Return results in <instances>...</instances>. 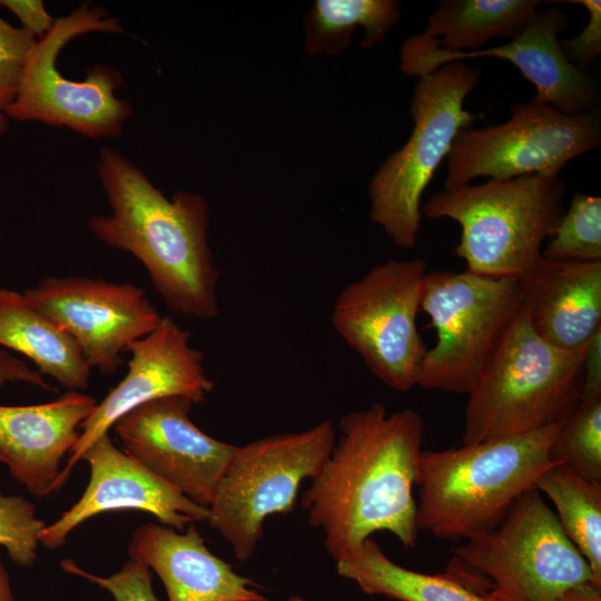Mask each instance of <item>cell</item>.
<instances>
[{"label":"cell","mask_w":601,"mask_h":601,"mask_svg":"<svg viewBox=\"0 0 601 601\" xmlns=\"http://www.w3.org/2000/svg\"><path fill=\"white\" fill-rule=\"evenodd\" d=\"M424 422L404 408L388 413L381 403L349 412L341 436L302 496L308 523L321 529L327 552L341 560L378 531L415 546L416 485Z\"/></svg>","instance_id":"6da1fadb"},{"label":"cell","mask_w":601,"mask_h":601,"mask_svg":"<svg viewBox=\"0 0 601 601\" xmlns=\"http://www.w3.org/2000/svg\"><path fill=\"white\" fill-rule=\"evenodd\" d=\"M96 169L111 214L91 217L90 233L136 257L171 312L216 318L220 274L208 245L205 198L186 190L167 198L131 160L107 146Z\"/></svg>","instance_id":"7a4b0ae2"},{"label":"cell","mask_w":601,"mask_h":601,"mask_svg":"<svg viewBox=\"0 0 601 601\" xmlns=\"http://www.w3.org/2000/svg\"><path fill=\"white\" fill-rule=\"evenodd\" d=\"M562 422L460 447L422 451L416 482L418 531L465 540L496 526L553 465L549 451Z\"/></svg>","instance_id":"3957f363"},{"label":"cell","mask_w":601,"mask_h":601,"mask_svg":"<svg viewBox=\"0 0 601 601\" xmlns=\"http://www.w3.org/2000/svg\"><path fill=\"white\" fill-rule=\"evenodd\" d=\"M585 346L568 351L546 343L520 307L467 394L462 444L566 420L581 403Z\"/></svg>","instance_id":"277c9868"},{"label":"cell","mask_w":601,"mask_h":601,"mask_svg":"<svg viewBox=\"0 0 601 601\" xmlns=\"http://www.w3.org/2000/svg\"><path fill=\"white\" fill-rule=\"evenodd\" d=\"M564 181L529 174L434 194L421 208L430 219L449 218L461 227L455 254L466 270L492 278L518 279L541 257L564 213Z\"/></svg>","instance_id":"5b68a950"},{"label":"cell","mask_w":601,"mask_h":601,"mask_svg":"<svg viewBox=\"0 0 601 601\" xmlns=\"http://www.w3.org/2000/svg\"><path fill=\"white\" fill-rule=\"evenodd\" d=\"M481 79L479 69L450 62L418 78L410 114L414 128L406 144L391 154L371 179L370 217L398 248L416 245L422 195L457 135L476 116L464 108Z\"/></svg>","instance_id":"8992f818"},{"label":"cell","mask_w":601,"mask_h":601,"mask_svg":"<svg viewBox=\"0 0 601 601\" xmlns=\"http://www.w3.org/2000/svg\"><path fill=\"white\" fill-rule=\"evenodd\" d=\"M451 551L452 570L487 578L504 601H559L575 587H601L536 489L519 497L496 526Z\"/></svg>","instance_id":"52a82bcc"},{"label":"cell","mask_w":601,"mask_h":601,"mask_svg":"<svg viewBox=\"0 0 601 601\" xmlns=\"http://www.w3.org/2000/svg\"><path fill=\"white\" fill-rule=\"evenodd\" d=\"M335 443L334 424L324 420L236 446L206 519L236 559L245 562L256 553L265 520L294 509L302 482L318 474Z\"/></svg>","instance_id":"ba28073f"},{"label":"cell","mask_w":601,"mask_h":601,"mask_svg":"<svg viewBox=\"0 0 601 601\" xmlns=\"http://www.w3.org/2000/svg\"><path fill=\"white\" fill-rule=\"evenodd\" d=\"M95 31L124 30L105 9L89 3L56 20L26 59L18 93L7 109L9 119L67 127L92 139L122 134L134 110L128 101L115 96L122 85L120 72L96 65L87 70L85 80L75 81L57 68L58 56L71 39Z\"/></svg>","instance_id":"9c48e42d"},{"label":"cell","mask_w":601,"mask_h":601,"mask_svg":"<svg viewBox=\"0 0 601 601\" xmlns=\"http://www.w3.org/2000/svg\"><path fill=\"white\" fill-rule=\"evenodd\" d=\"M520 307L516 279L427 272L421 311L437 338L422 359L416 386L467 395Z\"/></svg>","instance_id":"30bf717a"},{"label":"cell","mask_w":601,"mask_h":601,"mask_svg":"<svg viewBox=\"0 0 601 601\" xmlns=\"http://www.w3.org/2000/svg\"><path fill=\"white\" fill-rule=\"evenodd\" d=\"M426 274L421 258L388 259L347 284L332 309L338 336L372 374L400 392L416 386L426 353L416 325Z\"/></svg>","instance_id":"8fae6325"},{"label":"cell","mask_w":601,"mask_h":601,"mask_svg":"<svg viewBox=\"0 0 601 601\" xmlns=\"http://www.w3.org/2000/svg\"><path fill=\"white\" fill-rule=\"evenodd\" d=\"M601 144V117L595 109L566 114L548 104L515 101L508 121L467 128L447 155L444 188L479 177L506 180L529 174L558 176L575 157Z\"/></svg>","instance_id":"7c38bea8"},{"label":"cell","mask_w":601,"mask_h":601,"mask_svg":"<svg viewBox=\"0 0 601 601\" xmlns=\"http://www.w3.org/2000/svg\"><path fill=\"white\" fill-rule=\"evenodd\" d=\"M23 294L73 338L90 368L106 375L116 373L121 354L162 318L144 288L131 283L51 276Z\"/></svg>","instance_id":"4fadbf2b"},{"label":"cell","mask_w":601,"mask_h":601,"mask_svg":"<svg viewBox=\"0 0 601 601\" xmlns=\"http://www.w3.org/2000/svg\"><path fill=\"white\" fill-rule=\"evenodd\" d=\"M193 404L183 396L154 400L121 416L112 428L126 453L208 508L236 445L199 430L189 417Z\"/></svg>","instance_id":"5bb4252c"},{"label":"cell","mask_w":601,"mask_h":601,"mask_svg":"<svg viewBox=\"0 0 601 601\" xmlns=\"http://www.w3.org/2000/svg\"><path fill=\"white\" fill-rule=\"evenodd\" d=\"M125 377L98 403L80 425V437L59 476V489L82 454L134 408L167 396L200 403L214 390L204 367V354L190 345V333L162 316L148 335L131 343Z\"/></svg>","instance_id":"9a60e30c"},{"label":"cell","mask_w":601,"mask_h":601,"mask_svg":"<svg viewBox=\"0 0 601 601\" xmlns=\"http://www.w3.org/2000/svg\"><path fill=\"white\" fill-rule=\"evenodd\" d=\"M568 26L560 7L538 11L524 30L503 45L474 52H442L414 46L406 40L400 49V69L406 76L422 77L441 66L474 58L510 61L535 87V102L548 104L566 114L597 108L600 89L595 80L575 68L560 47L559 33Z\"/></svg>","instance_id":"2e32d148"},{"label":"cell","mask_w":601,"mask_h":601,"mask_svg":"<svg viewBox=\"0 0 601 601\" xmlns=\"http://www.w3.org/2000/svg\"><path fill=\"white\" fill-rule=\"evenodd\" d=\"M81 460L90 469L88 485L80 499L40 533L39 541L48 549L63 545L82 522L109 511H142L177 531L208 516V508L193 502L118 449L109 433L88 447Z\"/></svg>","instance_id":"e0dca14e"},{"label":"cell","mask_w":601,"mask_h":601,"mask_svg":"<svg viewBox=\"0 0 601 601\" xmlns=\"http://www.w3.org/2000/svg\"><path fill=\"white\" fill-rule=\"evenodd\" d=\"M98 402L79 391L35 405H0V463L36 497L59 490L61 463Z\"/></svg>","instance_id":"ac0fdd59"},{"label":"cell","mask_w":601,"mask_h":601,"mask_svg":"<svg viewBox=\"0 0 601 601\" xmlns=\"http://www.w3.org/2000/svg\"><path fill=\"white\" fill-rule=\"evenodd\" d=\"M516 283L521 307L546 343L579 349L601 328V262L542 256Z\"/></svg>","instance_id":"d6986e66"},{"label":"cell","mask_w":601,"mask_h":601,"mask_svg":"<svg viewBox=\"0 0 601 601\" xmlns=\"http://www.w3.org/2000/svg\"><path fill=\"white\" fill-rule=\"evenodd\" d=\"M161 580L168 601H257L264 598L255 582L206 546L195 524L178 532L162 524L136 529L128 546Z\"/></svg>","instance_id":"ffe728a7"},{"label":"cell","mask_w":601,"mask_h":601,"mask_svg":"<svg viewBox=\"0 0 601 601\" xmlns=\"http://www.w3.org/2000/svg\"><path fill=\"white\" fill-rule=\"evenodd\" d=\"M0 346L29 358L69 391L86 390L91 368L73 338L24 296L0 287Z\"/></svg>","instance_id":"44dd1931"},{"label":"cell","mask_w":601,"mask_h":601,"mask_svg":"<svg viewBox=\"0 0 601 601\" xmlns=\"http://www.w3.org/2000/svg\"><path fill=\"white\" fill-rule=\"evenodd\" d=\"M541 0H441L425 29L407 42L442 52H474L487 41L515 39L538 12Z\"/></svg>","instance_id":"7402d4cb"},{"label":"cell","mask_w":601,"mask_h":601,"mask_svg":"<svg viewBox=\"0 0 601 601\" xmlns=\"http://www.w3.org/2000/svg\"><path fill=\"white\" fill-rule=\"evenodd\" d=\"M341 577L354 581L366 594L400 601H504L491 590L481 592L456 573L425 574L394 563L373 539L336 561Z\"/></svg>","instance_id":"603a6c76"},{"label":"cell","mask_w":601,"mask_h":601,"mask_svg":"<svg viewBox=\"0 0 601 601\" xmlns=\"http://www.w3.org/2000/svg\"><path fill=\"white\" fill-rule=\"evenodd\" d=\"M535 489L553 503L562 530L601 585V482L553 464L539 476Z\"/></svg>","instance_id":"cb8c5ba5"},{"label":"cell","mask_w":601,"mask_h":601,"mask_svg":"<svg viewBox=\"0 0 601 601\" xmlns=\"http://www.w3.org/2000/svg\"><path fill=\"white\" fill-rule=\"evenodd\" d=\"M400 16L395 0H316L305 20V50L336 55L348 47L358 26L364 29L361 47L370 49L384 41Z\"/></svg>","instance_id":"d4e9b609"},{"label":"cell","mask_w":601,"mask_h":601,"mask_svg":"<svg viewBox=\"0 0 601 601\" xmlns=\"http://www.w3.org/2000/svg\"><path fill=\"white\" fill-rule=\"evenodd\" d=\"M542 256L551 260L601 262V198L575 191Z\"/></svg>","instance_id":"484cf974"},{"label":"cell","mask_w":601,"mask_h":601,"mask_svg":"<svg viewBox=\"0 0 601 601\" xmlns=\"http://www.w3.org/2000/svg\"><path fill=\"white\" fill-rule=\"evenodd\" d=\"M549 456L553 464H564L601 482V397L580 403L562 422Z\"/></svg>","instance_id":"4316f807"},{"label":"cell","mask_w":601,"mask_h":601,"mask_svg":"<svg viewBox=\"0 0 601 601\" xmlns=\"http://www.w3.org/2000/svg\"><path fill=\"white\" fill-rule=\"evenodd\" d=\"M46 525L31 502L0 492V545L6 548L12 562L22 568L33 565L39 536Z\"/></svg>","instance_id":"83f0119b"},{"label":"cell","mask_w":601,"mask_h":601,"mask_svg":"<svg viewBox=\"0 0 601 601\" xmlns=\"http://www.w3.org/2000/svg\"><path fill=\"white\" fill-rule=\"evenodd\" d=\"M37 39L0 17V136L9 127L7 109L16 99L23 67Z\"/></svg>","instance_id":"f1b7e54d"},{"label":"cell","mask_w":601,"mask_h":601,"mask_svg":"<svg viewBox=\"0 0 601 601\" xmlns=\"http://www.w3.org/2000/svg\"><path fill=\"white\" fill-rule=\"evenodd\" d=\"M60 566L65 572L108 591L115 601H161L154 592L150 569L138 559L129 558L118 572L109 577L90 573L71 559H63Z\"/></svg>","instance_id":"f546056e"},{"label":"cell","mask_w":601,"mask_h":601,"mask_svg":"<svg viewBox=\"0 0 601 601\" xmlns=\"http://www.w3.org/2000/svg\"><path fill=\"white\" fill-rule=\"evenodd\" d=\"M570 3L581 4L589 12V20L583 30L570 40H560L565 58L579 70L585 69L601 53V1L573 0Z\"/></svg>","instance_id":"4dcf8cb0"},{"label":"cell","mask_w":601,"mask_h":601,"mask_svg":"<svg viewBox=\"0 0 601 601\" xmlns=\"http://www.w3.org/2000/svg\"><path fill=\"white\" fill-rule=\"evenodd\" d=\"M0 8L14 14L21 28L36 39L45 37L56 23L41 0H0Z\"/></svg>","instance_id":"1f68e13d"},{"label":"cell","mask_w":601,"mask_h":601,"mask_svg":"<svg viewBox=\"0 0 601 601\" xmlns=\"http://www.w3.org/2000/svg\"><path fill=\"white\" fill-rule=\"evenodd\" d=\"M601 397V328L587 342L581 403Z\"/></svg>","instance_id":"d6a6232c"},{"label":"cell","mask_w":601,"mask_h":601,"mask_svg":"<svg viewBox=\"0 0 601 601\" xmlns=\"http://www.w3.org/2000/svg\"><path fill=\"white\" fill-rule=\"evenodd\" d=\"M9 383H24L51 390V386L43 380V375L37 370L31 368L24 361L8 351L0 349V388Z\"/></svg>","instance_id":"836d02e7"},{"label":"cell","mask_w":601,"mask_h":601,"mask_svg":"<svg viewBox=\"0 0 601 601\" xmlns=\"http://www.w3.org/2000/svg\"><path fill=\"white\" fill-rule=\"evenodd\" d=\"M559 601H601V587L588 583L564 593Z\"/></svg>","instance_id":"e575fe53"},{"label":"cell","mask_w":601,"mask_h":601,"mask_svg":"<svg viewBox=\"0 0 601 601\" xmlns=\"http://www.w3.org/2000/svg\"><path fill=\"white\" fill-rule=\"evenodd\" d=\"M0 601H14L8 573L0 560Z\"/></svg>","instance_id":"d590c367"},{"label":"cell","mask_w":601,"mask_h":601,"mask_svg":"<svg viewBox=\"0 0 601 601\" xmlns=\"http://www.w3.org/2000/svg\"><path fill=\"white\" fill-rule=\"evenodd\" d=\"M257 601H267V600L266 598H262ZM286 601H305V600L298 595H293V597H289Z\"/></svg>","instance_id":"8d00e7d4"}]
</instances>
